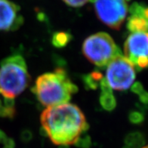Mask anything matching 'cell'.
I'll return each mask as SVG.
<instances>
[{
  "label": "cell",
  "mask_w": 148,
  "mask_h": 148,
  "mask_svg": "<svg viewBox=\"0 0 148 148\" xmlns=\"http://www.w3.org/2000/svg\"><path fill=\"white\" fill-rule=\"evenodd\" d=\"M42 128L56 145L74 144L88 129L82 110L70 103L47 107L40 117Z\"/></svg>",
  "instance_id": "6da1fadb"
},
{
  "label": "cell",
  "mask_w": 148,
  "mask_h": 148,
  "mask_svg": "<svg viewBox=\"0 0 148 148\" xmlns=\"http://www.w3.org/2000/svg\"><path fill=\"white\" fill-rule=\"evenodd\" d=\"M32 91L39 101L45 107H53L68 103L73 94L78 92V87L71 82L62 67L52 73L39 76Z\"/></svg>",
  "instance_id": "7a4b0ae2"
},
{
  "label": "cell",
  "mask_w": 148,
  "mask_h": 148,
  "mask_svg": "<svg viewBox=\"0 0 148 148\" xmlns=\"http://www.w3.org/2000/svg\"><path fill=\"white\" fill-rule=\"evenodd\" d=\"M31 78L25 60L13 55L0 63V94L4 97L14 98L29 86Z\"/></svg>",
  "instance_id": "3957f363"
},
{
  "label": "cell",
  "mask_w": 148,
  "mask_h": 148,
  "mask_svg": "<svg viewBox=\"0 0 148 148\" xmlns=\"http://www.w3.org/2000/svg\"><path fill=\"white\" fill-rule=\"evenodd\" d=\"M84 56L99 68H104L116 56L122 55L120 49L107 33L100 32L86 38L82 44Z\"/></svg>",
  "instance_id": "277c9868"
},
{
  "label": "cell",
  "mask_w": 148,
  "mask_h": 148,
  "mask_svg": "<svg viewBox=\"0 0 148 148\" xmlns=\"http://www.w3.org/2000/svg\"><path fill=\"white\" fill-rule=\"evenodd\" d=\"M107 66L105 79L112 89L125 91L132 86L135 79V66L127 58L117 55Z\"/></svg>",
  "instance_id": "5b68a950"
},
{
  "label": "cell",
  "mask_w": 148,
  "mask_h": 148,
  "mask_svg": "<svg viewBox=\"0 0 148 148\" xmlns=\"http://www.w3.org/2000/svg\"><path fill=\"white\" fill-rule=\"evenodd\" d=\"M95 10L102 23L119 30L126 18L128 5L125 0H96Z\"/></svg>",
  "instance_id": "8992f818"
},
{
  "label": "cell",
  "mask_w": 148,
  "mask_h": 148,
  "mask_svg": "<svg viewBox=\"0 0 148 148\" xmlns=\"http://www.w3.org/2000/svg\"><path fill=\"white\" fill-rule=\"evenodd\" d=\"M124 52L134 65L139 58H148V32L131 33L124 45Z\"/></svg>",
  "instance_id": "52a82bcc"
},
{
  "label": "cell",
  "mask_w": 148,
  "mask_h": 148,
  "mask_svg": "<svg viewBox=\"0 0 148 148\" xmlns=\"http://www.w3.org/2000/svg\"><path fill=\"white\" fill-rule=\"evenodd\" d=\"M20 10L18 5L9 0H0V30L9 31L12 29Z\"/></svg>",
  "instance_id": "ba28073f"
},
{
  "label": "cell",
  "mask_w": 148,
  "mask_h": 148,
  "mask_svg": "<svg viewBox=\"0 0 148 148\" xmlns=\"http://www.w3.org/2000/svg\"><path fill=\"white\" fill-rule=\"evenodd\" d=\"M127 29L131 33L137 32H147L148 20L144 18L131 16L128 18L127 21Z\"/></svg>",
  "instance_id": "9c48e42d"
},
{
  "label": "cell",
  "mask_w": 148,
  "mask_h": 148,
  "mask_svg": "<svg viewBox=\"0 0 148 148\" xmlns=\"http://www.w3.org/2000/svg\"><path fill=\"white\" fill-rule=\"evenodd\" d=\"M103 78V74L99 71L95 70L89 74L82 76V82L86 89H97L100 86V82Z\"/></svg>",
  "instance_id": "30bf717a"
},
{
  "label": "cell",
  "mask_w": 148,
  "mask_h": 148,
  "mask_svg": "<svg viewBox=\"0 0 148 148\" xmlns=\"http://www.w3.org/2000/svg\"><path fill=\"white\" fill-rule=\"evenodd\" d=\"M125 144L131 148L142 147L146 142L144 134L139 132H130L125 138Z\"/></svg>",
  "instance_id": "8fae6325"
},
{
  "label": "cell",
  "mask_w": 148,
  "mask_h": 148,
  "mask_svg": "<svg viewBox=\"0 0 148 148\" xmlns=\"http://www.w3.org/2000/svg\"><path fill=\"white\" fill-rule=\"evenodd\" d=\"M72 38L73 36L71 34L66 32H55L51 38V43L53 46H55V48L61 49L66 46L67 44L71 41Z\"/></svg>",
  "instance_id": "7c38bea8"
},
{
  "label": "cell",
  "mask_w": 148,
  "mask_h": 148,
  "mask_svg": "<svg viewBox=\"0 0 148 148\" xmlns=\"http://www.w3.org/2000/svg\"><path fill=\"white\" fill-rule=\"evenodd\" d=\"M99 101L103 110L107 111H113L116 107V100L113 93H101Z\"/></svg>",
  "instance_id": "4fadbf2b"
},
{
  "label": "cell",
  "mask_w": 148,
  "mask_h": 148,
  "mask_svg": "<svg viewBox=\"0 0 148 148\" xmlns=\"http://www.w3.org/2000/svg\"><path fill=\"white\" fill-rule=\"evenodd\" d=\"M145 8H146V6L144 4H140L138 2H135L131 5L129 8V12L131 14V16H137V17L144 18V12Z\"/></svg>",
  "instance_id": "5bb4252c"
},
{
  "label": "cell",
  "mask_w": 148,
  "mask_h": 148,
  "mask_svg": "<svg viewBox=\"0 0 148 148\" xmlns=\"http://www.w3.org/2000/svg\"><path fill=\"white\" fill-rule=\"evenodd\" d=\"M129 120L134 125H139L144 122V116L140 111H131L129 113Z\"/></svg>",
  "instance_id": "9a60e30c"
},
{
  "label": "cell",
  "mask_w": 148,
  "mask_h": 148,
  "mask_svg": "<svg viewBox=\"0 0 148 148\" xmlns=\"http://www.w3.org/2000/svg\"><path fill=\"white\" fill-rule=\"evenodd\" d=\"M74 145L78 147L88 148L92 146V139L88 134H81Z\"/></svg>",
  "instance_id": "2e32d148"
},
{
  "label": "cell",
  "mask_w": 148,
  "mask_h": 148,
  "mask_svg": "<svg viewBox=\"0 0 148 148\" xmlns=\"http://www.w3.org/2000/svg\"><path fill=\"white\" fill-rule=\"evenodd\" d=\"M16 110L15 108H8L4 106L2 103V101L0 99V117H4V118H10L13 119L15 116Z\"/></svg>",
  "instance_id": "e0dca14e"
},
{
  "label": "cell",
  "mask_w": 148,
  "mask_h": 148,
  "mask_svg": "<svg viewBox=\"0 0 148 148\" xmlns=\"http://www.w3.org/2000/svg\"><path fill=\"white\" fill-rule=\"evenodd\" d=\"M66 5L74 8H78L84 5L88 2V0H63Z\"/></svg>",
  "instance_id": "ac0fdd59"
},
{
  "label": "cell",
  "mask_w": 148,
  "mask_h": 148,
  "mask_svg": "<svg viewBox=\"0 0 148 148\" xmlns=\"http://www.w3.org/2000/svg\"><path fill=\"white\" fill-rule=\"evenodd\" d=\"M33 134L29 129H24L21 133V140L23 143H28L33 139Z\"/></svg>",
  "instance_id": "d6986e66"
},
{
  "label": "cell",
  "mask_w": 148,
  "mask_h": 148,
  "mask_svg": "<svg viewBox=\"0 0 148 148\" xmlns=\"http://www.w3.org/2000/svg\"><path fill=\"white\" fill-rule=\"evenodd\" d=\"M134 66L138 68V70H141V69H146L148 67V58H139L136 61V64Z\"/></svg>",
  "instance_id": "ffe728a7"
},
{
  "label": "cell",
  "mask_w": 148,
  "mask_h": 148,
  "mask_svg": "<svg viewBox=\"0 0 148 148\" xmlns=\"http://www.w3.org/2000/svg\"><path fill=\"white\" fill-rule=\"evenodd\" d=\"M99 87L101 90V93H113V89L108 84L106 79L103 77L100 82Z\"/></svg>",
  "instance_id": "44dd1931"
},
{
  "label": "cell",
  "mask_w": 148,
  "mask_h": 148,
  "mask_svg": "<svg viewBox=\"0 0 148 148\" xmlns=\"http://www.w3.org/2000/svg\"><path fill=\"white\" fill-rule=\"evenodd\" d=\"M131 90L132 92H134V94L136 95H140L141 92L144 91V87H143L142 84L139 82H134V84H132V86L131 87Z\"/></svg>",
  "instance_id": "7402d4cb"
},
{
  "label": "cell",
  "mask_w": 148,
  "mask_h": 148,
  "mask_svg": "<svg viewBox=\"0 0 148 148\" xmlns=\"http://www.w3.org/2000/svg\"><path fill=\"white\" fill-rule=\"evenodd\" d=\"M23 21H24V20H23V17H22L21 15H18V17H17V18H16L15 21H14V24L12 26L11 30H12V31H15V30L19 29V28L23 25Z\"/></svg>",
  "instance_id": "603a6c76"
},
{
  "label": "cell",
  "mask_w": 148,
  "mask_h": 148,
  "mask_svg": "<svg viewBox=\"0 0 148 148\" xmlns=\"http://www.w3.org/2000/svg\"><path fill=\"white\" fill-rule=\"evenodd\" d=\"M139 96V100L140 101L144 104V105H147L148 104V92L146 91H143L140 95H138Z\"/></svg>",
  "instance_id": "cb8c5ba5"
},
{
  "label": "cell",
  "mask_w": 148,
  "mask_h": 148,
  "mask_svg": "<svg viewBox=\"0 0 148 148\" xmlns=\"http://www.w3.org/2000/svg\"><path fill=\"white\" fill-rule=\"evenodd\" d=\"M4 144V148H14L15 147V141L12 138H7L5 142L3 143Z\"/></svg>",
  "instance_id": "d4e9b609"
},
{
  "label": "cell",
  "mask_w": 148,
  "mask_h": 148,
  "mask_svg": "<svg viewBox=\"0 0 148 148\" xmlns=\"http://www.w3.org/2000/svg\"><path fill=\"white\" fill-rule=\"evenodd\" d=\"M6 139H7L6 134H5L4 132H2V131L0 129V143H2V144H3Z\"/></svg>",
  "instance_id": "484cf974"
},
{
  "label": "cell",
  "mask_w": 148,
  "mask_h": 148,
  "mask_svg": "<svg viewBox=\"0 0 148 148\" xmlns=\"http://www.w3.org/2000/svg\"><path fill=\"white\" fill-rule=\"evenodd\" d=\"M37 18H38L39 21H44V20H45V14H43L42 12H39V13H38V14H37Z\"/></svg>",
  "instance_id": "4316f807"
},
{
  "label": "cell",
  "mask_w": 148,
  "mask_h": 148,
  "mask_svg": "<svg viewBox=\"0 0 148 148\" xmlns=\"http://www.w3.org/2000/svg\"><path fill=\"white\" fill-rule=\"evenodd\" d=\"M144 18H145V19L148 20V7H146V8H144Z\"/></svg>",
  "instance_id": "83f0119b"
},
{
  "label": "cell",
  "mask_w": 148,
  "mask_h": 148,
  "mask_svg": "<svg viewBox=\"0 0 148 148\" xmlns=\"http://www.w3.org/2000/svg\"><path fill=\"white\" fill-rule=\"evenodd\" d=\"M58 148H70L69 145H60Z\"/></svg>",
  "instance_id": "f1b7e54d"
},
{
  "label": "cell",
  "mask_w": 148,
  "mask_h": 148,
  "mask_svg": "<svg viewBox=\"0 0 148 148\" xmlns=\"http://www.w3.org/2000/svg\"><path fill=\"white\" fill-rule=\"evenodd\" d=\"M88 2H90L91 3H95L96 2V0H88Z\"/></svg>",
  "instance_id": "f546056e"
},
{
  "label": "cell",
  "mask_w": 148,
  "mask_h": 148,
  "mask_svg": "<svg viewBox=\"0 0 148 148\" xmlns=\"http://www.w3.org/2000/svg\"><path fill=\"white\" fill-rule=\"evenodd\" d=\"M123 148H131V147H128V146H126V145H125V146L123 147Z\"/></svg>",
  "instance_id": "4dcf8cb0"
},
{
  "label": "cell",
  "mask_w": 148,
  "mask_h": 148,
  "mask_svg": "<svg viewBox=\"0 0 148 148\" xmlns=\"http://www.w3.org/2000/svg\"><path fill=\"white\" fill-rule=\"evenodd\" d=\"M143 148H148V145H147V146H146V147H143Z\"/></svg>",
  "instance_id": "1f68e13d"
},
{
  "label": "cell",
  "mask_w": 148,
  "mask_h": 148,
  "mask_svg": "<svg viewBox=\"0 0 148 148\" xmlns=\"http://www.w3.org/2000/svg\"><path fill=\"white\" fill-rule=\"evenodd\" d=\"M125 1H128V2H129V1H131V0H125Z\"/></svg>",
  "instance_id": "d6a6232c"
},
{
  "label": "cell",
  "mask_w": 148,
  "mask_h": 148,
  "mask_svg": "<svg viewBox=\"0 0 148 148\" xmlns=\"http://www.w3.org/2000/svg\"><path fill=\"white\" fill-rule=\"evenodd\" d=\"M147 32H148V29H147Z\"/></svg>",
  "instance_id": "836d02e7"
}]
</instances>
